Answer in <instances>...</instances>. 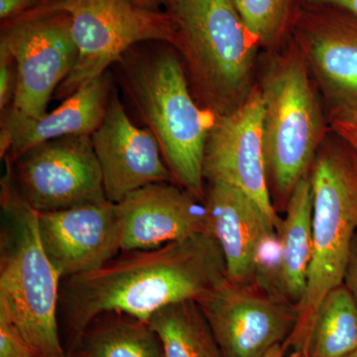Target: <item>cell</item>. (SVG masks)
I'll return each instance as SVG.
<instances>
[{
  "mask_svg": "<svg viewBox=\"0 0 357 357\" xmlns=\"http://www.w3.org/2000/svg\"><path fill=\"white\" fill-rule=\"evenodd\" d=\"M227 280L225 256L211 234L121 252L93 271L61 281L59 306L70 351L100 314L117 312L148 323L160 310L198 302Z\"/></svg>",
  "mask_w": 357,
  "mask_h": 357,
  "instance_id": "cell-1",
  "label": "cell"
},
{
  "mask_svg": "<svg viewBox=\"0 0 357 357\" xmlns=\"http://www.w3.org/2000/svg\"><path fill=\"white\" fill-rule=\"evenodd\" d=\"M114 66L124 95L158 141L176 183L204 201V151L218 116L195 98L177 50L145 42Z\"/></svg>",
  "mask_w": 357,
  "mask_h": 357,
  "instance_id": "cell-2",
  "label": "cell"
},
{
  "mask_svg": "<svg viewBox=\"0 0 357 357\" xmlns=\"http://www.w3.org/2000/svg\"><path fill=\"white\" fill-rule=\"evenodd\" d=\"M0 206V307L35 357L64 356L58 323L62 279L42 244L38 211L21 195L7 168L1 178Z\"/></svg>",
  "mask_w": 357,
  "mask_h": 357,
  "instance_id": "cell-3",
  "label": "cell"
},
{
  "mask_svg": "<svg viewBox=\"0 0 357 357\" xmlns=\"http://www.w3.org/2000/svg\"><path fill=\"white\" fill-rule=\"evenodd\" d=\"M166 9L196 100L217 116L237 109L255 86L260 46L232 0H170Z\"/></svg>",
  "mask_w": 357,
  "mask_h": 357,
  "instance_id": "cell-4",
  "label": "cell"
},
{
  "mask_svg": "<svg viewBox=\"0 0 357 357\" xmlns=\"http://www.w3.org/2000/svg\"><path fill=\"white\" fill-rule=\"evenodd\" d=\"M310 66L291 39L263 74V146L275 210L285 211L325 140V119Z\"/></svg>",
  "mask_w": 357,
  "mask_h": 357,
  "instance_id": "cell-5",
  "label": "cell"
},
{
  "mask_svg": "<svg viewBox=\"0 0 357 357\" xmlns=\"http://www.w3.org/2000/svg\"><path fill=\"white\" fill-rule=\"evenodd\" d=\"M310 178L312 197V251L306 291L298 306L286 351L305 354L321 301L344 284L357 229V157L344 141L324 140Z\"/></svg>",
  "mask_w": 357,
  "mask_h": 357,
  "instance_id": "cell-6",
  "label": "cell"
},
{
  "mask_svg": "<svg viewBox=\"0 0 357 357\" xmlns=\"http://www.w3.org/2000/svg\"><path fill=\"white\" fill-rule=\"evenodd\" d=\"M57 4L72 18L77 57L56 91V100H65L102 76L135 45L176 43L170 14L144 8L133 0H58Z\"/></svg>",
  "mask_w": 357,
  "mask_h": 357,
  "instance_id": "cell-7",
  "label": "cell"
},
{
  "mask_svg": "<svg viewBox=\"0 0 357 357\" xmlns=\"http://www.w3.org/2000/svg\"><path fill=\"white\" fill-rule=\"evenodd\" d=\"M58 0L1 22L0 42L18 67V86L11 107L26 116L47 114L52 96L74 68L77 49L72 18Z\"/></svg>",
  "mask_w": 357,
  "mask_h": 357,
  "instance_id": "cell-8",
  "label": "cell"
},
{
  "mask_svg": "<svg viewBox=\"0 0 357 357\" xmlns=\"http://www.w3.org/2000/svg\"><path fill=\"white\" fill-rule=\"evenodd\" d=\"M6 165L21 195L38 213L109 201L89 135L46 141Z\"/></svg>",
  "mask_w": 357,
  "mask_h": 357,
  "instance_id": "cell-9",
  "label": "cell"
},
{
  "mask_svg": "<svg viewBox=\"0 0 357 357\" xmlns=\"http://www.w3.org/2000/svg\"><path fill=\"white\" fill-rule=\"evenodd\" d=\"M197 303L222 357L265 356L287 342L298 318L297 305L255 280H227Z\"/></svg>",
  "mask_w": 357,
  "mask_h": 357,
  "instance_id": "cell-10",
  "label": "cell"
},
{
  "mask_svg": "<svg viewBox=\"0 0 357 357\" xmlns=\"http://www.w3.org/2000/svg\"><path fill=\"white\" fill-rule=\"evenodd\" d=\"M263 112L261 91L255 86L237 109L218 116L206 141L204 178L206 184L223 183L248 195L278 230L282 218L268 185Z\"/></svg>",
  "mask_w": 357,
  "mask_h": 357,
  "instance_id": "cell-11",
  "label": "cell"
},
{
  "mask_svg": "<svg viewBox=\"0 0 357 357\" xmlns=\"http://www.w3.org/2000/svg\"><path fill=\"white\" fill-rule=\"evenodd\" d=\"M91 141L102 170L105 197L112 203H121L145 185L176 183L156 137L150 129L133 123L115 86Z\"/></svg>",
  "mask_w": 357,
  "mask_h": 357,
  "instance_id": "cell-12",
  "label": "cell"
},
{
  "mask_svg": "<svg viewBox=\"0 0 357 357\" xmlns=\"http://www.w3.org/2000/svg\"><path fill=\"white\" fill-rule=\"evenodd\" d=\"M40 237L60 278L88 273L121 252V220L107 201L38 213Z\"/></svg>",
  "mask_w": 357,
  "mask_h": 357,
  "instance_id": "cell-13",
  "label": "cell"
},
{
  "mask_svg": "<svg viewBox=\"0 0 357 357\" xmlns=\"http://www.w3.org/2000/svg\"><path fill=\"white\" fill-rule=\"evenodd\" d=\"M289 35L332 105L356 100V20L337 9L304 3Z\"/></svg>",
  "mask_w": 357,
  "mask_h": 357,
  "instance_id": "cell-14",
  "label": "cell"
},
{
  "mask_svg": "<svg viewBox=\"0 0 357 357\" xmlns=\"http://www.w3.org/2000/svg\"><path fill=\"white\" fill-rule=\"evenodd\" d=\"M116 206L121 220V252L211 234L204 201L176 183L145 185Z\"/></svg>",
  "mask_w": 357,
  "mask_h": 357,
  "instance_id": "cell-15",
  "label": "cell"
},
{
  "mask_svg": "<svg viewBox=\"0 0 357 357\" xmlns=\"http://www.w3.org/2000/svg\"><path fill=\"white\" fill-rule=\"evenodd\" d=\"M114 83L112 73L107 70L66 98L57 109L38 119L9 107L0 115V157L6 163H13L46 141L72 135L91 136L102 123Z\"/></svg>",
  "mask_w": 357,
  "mask_h": 357,
  "instance_id": "cell-16",
  "label": "cell"
},
{
  "mask_svg": "<svg viewBox=\"0 0 357 357\" xmlns=\"http://www.w3.org/2000/svg\"><path fill=\"white\" fill-rule=\"evenodd\" d=\"M211 234L222 248L229 280L255 279V259L262 239L277 231L258 204L241 190L223 183L206 184L204 197Z\"/></svg>",
  "mask_w": 357,
  "mask_h": 357,
  "instance_id": "cell-17",
  "label": "cell"
},
{
  "mask_svg": "<svg viewBox=\"0 0 357 357\" xmlns=\"http://www.w3.org/2000/svg\"><path fill=\"white\" fill-rule=\"evenodd\" d=\"M312 197L310 173L301 178L289 199L277 232L281 244L284 295L299 306L306 291L312 251Z\"/></svg>",
  "mask_w": 357,
  "mask_h": 357,
  "instance_id": "cell-18",
  "label": "cell"
},
{
  "mask_svg": "<svg viewBox=\"0 0 357 357\" xmlns=\"http://www.w3.org/2000/svg\"><path fill=\"white\" fill-rule=\"evenodd\" d=\"M73 357H165L146 321L117 312L96 317L70 351Z\"/></svg>",
  "mask_w": 357,
  "mask_h": 357,
  "instance_id": "cell-19",
  "label": "cell"
},
{
  "mask_svg": "<svg viewBox=\"0 0 357 357\" xmlns=\"http://www.w3.org/2000/svg\"><path fill=\"white\" fill-rule=\"evenodd\" d=\"M158 335L165 357H222L198 303H178L160 310L148 321Z\"/></svg>",
  "mask_w": 357,
  "mask_h": 357,
  "instance_id": "cell-20",
  "label": "cell"
},
{
  "mask_svg": "<svg viewBox=\"0 0 357 357\" xmlns=\"http://www.w3.org/2000/svg\"><path fill=\"white\" fill-rule=\"evenodd\" d=\"M357 349V304L344 284L321 301L309 344L307 357H344Z\"/></svg>",
  "mask_w": 357,
  "mask_h": 357,
  "instance_id": "cell-21",
  "label": "cell"
},
{
  "mask_svg": "<svg viewBox=\"0 0 357 357\" xmlns=\"http://www.w3.org/2000/svg\"><path fill=\"white\" fill-rule=\"evenodd\" d=\"M249 32L262 48L276 50L290 34L298 0H232Z\"/></svg>",
  "mask_w": 357,
  "mask_h": 357,
  "instance_id": "cell-22",
  "label": "cell"
},
{
  "mask_svg": "<svg viewBox=\"0 0 357 357\" xmlns=\"http://www.w3.org/2000/svg\"><path fill=\"white\" fill-rule=\"evenodd\" d=\"M331 128L357 157V98L332 105Z\"/></svg>",
  "mask_w": 357,
  "mask_h": 357,
  "instance_id": "cell-23",
  "label": "cell"
},
{
  "mask_svg": "<svg viewBox=\"0 0 357 357\" xmlns=\"http://www.w3.org/2000/svg\"><path fill=\"white\" fill-rule=\"evenodd\" d=\"M0 357H35L6 310L0 307Z\"/></svg>",
  "mask_w": 357,
  "mask_h": 357,
  "instance_id": "cell-24",
  "label": "cell"
},
{
  "mask_svg": "<svg viewBox=\"0 0 357 357\" xmlns=\"http://www.w3.org/2000/svg\"><path fill=\"white\" fill-rule=\"evenodd\" d=\"M17 86V63L6 45L0 42V114L13 105Z\"/></svg>",
  "mask_w": 357,
  "mask_h": 357,
  "instance_id": "cell-25",
  "label": "cell"
},
{
  "mask_svg": "<svg viewBox=\"0 0 357 357\" xmlns=\"http://www.w3.org/2000/svg\"><path fill=\"white\" fill-rule=\"evenodd\" d=\"M55 0H0V20H13L33 10L53 3Z\"/></svg>",
  "mask_w": 357,
  "mask_h": 357,
  "instance_id": "cell-26",
  "label": "cell"
},
{
  "mask_svg": "<svg viewBox=\"0 0 357 357\" xmlns=\"http://www.w3.org/2000/svg\"><path fill=\"white\" fill-rule=\"evenodd\" d=\"M344 284L354 296L357 304V229L352 239L349 261L345 269Z\"/></svg>",
  "mask_w": 357,
  "mask_h": 357,
  "instance_id": "cell-27",
  "label": "cell"
},
{
  "mask_svg": "<svg viewBox=\"0 0 357 357\" xmlns=\"http://www.w3.org/2000/svg\"><path fill=\"white\" fill-rule=\"evenodd\" d=\"M305 4L330 7L349 14L357 20V0H303Z\"/></svg>",
  "mask_w": 357,
  "mask_h": 357,
  "instance_id": "cell-28",
  "label": "cell"
},
{
  "mask_svg": "<svg viewBox=\"0 0 357 357\" xmlns=\"http://www.w3.org/2000/svg\"><path fill=\"white\" fill-rule=\"evenodd\" d=\"M137 6L151 10H161L162 6H168L170 0H133Z\"/></svg>",
  "mask_w": 357,
  "mask_h": 357,
  "instance_id": "cell-29",
  "label": "cell"
},
{
  "mask_svg": "<svg viewBox=\"0 0 357 357\" xmlns=\"http://www.w3.org/2000/svg\"><path fill=\"white\" fill-rule=\"evenodd\" d=\"M286 349L284 344H278L270 349L265 356L262 357H285Z\"/></svg>",
  "mask_w": 357,
  "mask_h": 357,
  "instance_id": "cell-30",
  "label": "cell"
},
{
  "mask_svg": "<svg viewBox=\"0 0 357 357\" xmlns=\"http://www.w3.org/2000/svg\"><path fill=\"white\" fill-rule=\"evenodd\" d=\"M287 357H307L306 354H303V352L300 351H294L292 354H290V356Z\"/></svg>",
  "mask_w": 357,
  "mask_h": 357,
  "instance_id": "cell-31",
  "label": "cell"
},
{
  "mask_svg": "<svg viewBox=\"0 0 357 357\" xmlns=\"http://www.w3.org/2000/svg\"><path fill=\"white\" fill-rule=\"evenodd\" d=\"M344 357H357V349L356 351L351 352V354H347Z\"/></svg>",
  "mask_w": 357,
  "mask_h": 357,
  "instance_id": "cell-32",
  "label": "cell"
},
{
  "mask_svg": "<svg viewBox=\"0 0 357 357\" xmlns=\"http://www.w3.org/2000/svg\"><path fill=\"white\" fill-rule=\"evenodd\" d=\"M56 357H73V356H70V354H64V356H56Z\"/></svg>",
  "mask_w": 357,
  "mask_h": 357,
  "instance_id": "cell-33",
  "label": "cell"
}]
</instances>
